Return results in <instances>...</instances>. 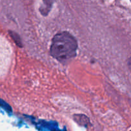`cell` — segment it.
Listing matches in <instances>:
<instances>
[{
	"label": "cell",
	"instance_id": "6da1fadb",
	"mask_svg": "<svg viewBox=\"0 0 131 131\" xmlns=\"http://www.w3.org/2000/svg\"><path fill=\"white\" fill-rule=\"evenodd\" d=\"M77 49L76 39L70 33L63 31L53 37L50 51L52 57L62 62L75 57Z\"/></svg>",
	"mask_w": 131,
	"mask_h": 131
},
{
	"label": "cell",
	"instance_id": "7a4b0ae2",
	"mask_svg": "<svg viewBox=\"0 0 131 131\" xmlns=\"http://www.w3.org/2000/svg\"><path fill=\"white\" fill-rule=\"evenodd\" d=\"M74 120L81 125H87L89 122V119L86 116L83 114H76L74 116Z\"/></svg>",
	"mask_w": 131,
	"mask_h": 131
},
{
	"label": "cell",
	"instance_id": "3957f363",
	"mask_svg": "<svg viewBox=\"0 0 131 131\" xmlns=\"http://www.w3.org/2000/svg\"><path fill=\"white\" fill-rule=\"evenodd\" d=\"M9 34L10 35L11 37L12 38L13 40H14V42H16V44L19 47L22 46V44L21 43V40L20 37H19V36L16 33L10 31H9Z\"/></svg>",
	"mask_w": 131,
	"mask_h": 131
},
{
	"label": "cell",
	"instance_id": "277c9868",
	"mask_svg": "<svg viewBox=\"0 0 131 131\" xmlns=\"http://www.w3.org/2000/svg\"><path fill=\"white\" fill-rule=\"evenodd\" d=\"M0 107L3 108V109L5 110V111H6V112H8V113H11V112L12 111V108L10 106V105L8 104L6 102H5L4 100L1 99H0Z\"/></svg>",
	"mask_w": 131,
	"mask_h": 131
},
{
	"label": "cell",
	"instance_id": "5b68a950",
	"mask_svg": "<svg viewBox=\"0 0 131 131\" xmlns=\"http://www.w3.org/2000/svg\"><path fill=\"white\" fill-rule=\"evenodd\" d=\"M127 64H128L129 68L130 70H131V58H130L128 60V62H127Z\"/></svg>",
	"mask_w": 131,
	"mask_h": 131
},
{
	"label": "cell",
	"instance_id": "8992f818",
	"mask_svg": "<svg viewBox=\"0 0 131 131\" xmlns=\"http://www.w3.org/2000/svg\"></svg>",
	"mask_w": 131,
	"mask_h": 131
}]
</instances>
